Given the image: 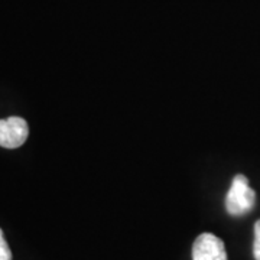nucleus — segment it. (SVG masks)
I'll return each instance as SVG.
<instances>
[{
	"mask_svg": "<svg viewBox=\"0 0 260 260\" xmlns=\"http://www.w3.org/2000/svg\"><path fill=\"white\" fill-rule=\"evenodd\" d=\"M256 194L249 186V179L244 175L234 177L232 188L225 198V208L232 215H243L249 213L254 205Z\"/></svg>",
	"mask_w": 260,
	"mask_h": 260,
	"instance_id": "nucleus-1",
	"label": "nucleus"
},
{
	"mask_svg": "<svg viewBox=\"0 0 260 260\" xmlns=\"http://www.w3.org/2000/svg\"><path fill=\"white\" fill-rule=\"evenodd\" d=\"M29 135L28 123L22 117H9L0 120V146L15 149L22 146Z\"/></svg>",
	"mask_w": 260,
	"mask_h": 260,
	"instance_id": "nucleus-2",
	"label": "nucleus"
},
{
	"mask_svg": "<svg viewBox=\"0 0 260 260\" xmlns=\"http://www.w3.org/2000/svg\"><path fill=\"white\" fill-rule=\"evenodd\" d=\"M192 260H227L223 240L211 233L198 236L192 246Z\"/></svg>",
	"mask_w": 260,
	"mask_h": 260,
	"instance_id": "nucleus-3",
	"label": "nucleus"
},
{
	"mask_svg": "<svg viewBox=\"0 0 260 260\" xmlns=\"http://www.w3.org/2000/svg\"><path fill=\"white\" fill-rule=\"evenodd\" d=\"M0 260H12V251H10L8 242L5 240L2 229H0Z\"/></svg>",
	"mask_w": 260,
	"mask_h": 260,
	"instance_id": "nucleus-4",
	"label": "nucleus"
},
{
	"mask_svg": "<svg viewBox=\"0 0 260 260\" xmlns=\"http://www.w3.org/2000/svg\"><path fill=\"white\" fill-rule=\"evenodd\" d=\"M254 259L260 260V220L254 224V244H253Z\"/></svg>",
	"mask_w": 260,
	"mask_h": 260,
	"instance_id": "nucleus-5",
	"label": "nucleus"
}]
</instances>
